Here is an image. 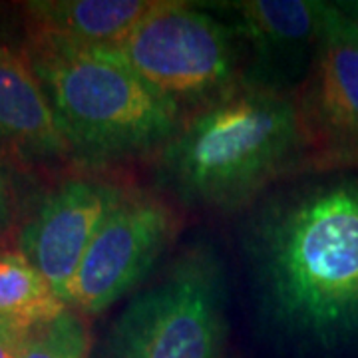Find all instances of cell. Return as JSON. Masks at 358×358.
<instances>
[{"label": "cell", "instance_id": "6da1fadb", "mask_svg": "<svg viewBox=\"0 0 358 358\" xmlns=\"http://www.w3.org/2000/svg\"><path fill=\"white\" fill-rule=\"evenodd\" d=\"M247 211L239 245L261 327L301 350L358 345V178L291 183Z\"/></svg>", "mask_w": 358, "mask_h": 358}, {"label": "cell", "instance_id": "7a4b0ae2", "mask_svg": "<svg viewBox=\"0 0 358 358\" xmlns=\"http://www.w3.org/2000/svg\"><path fill=\"white\" fill-rule=\"evenodd\" d=\"M152 167L155 192L173 205L251 209L273 183L305 176L294 94L237 84L185 117Z\"/></svg>", "mask_w": 358, "mask_h": 358}, {"label": "cell", "instance_id": "3957f363", "mask_svg": "<svg viewBox=\"0 0 358 358\" xmlns=\"http://www.w3.org/2000/svg\"><path fill=\"white\" fill-rule=\"evenodd\" d=\"M22 50L78 164L98 171L152 162L176 136L178 112L114 48L26 38Z\"/></svg>", "mask_w": 358, "mask_h": 358}, {"label": "cell", "instance_id": "277c9868", "mask_svg": "<svg viewBox=\"0 0 358 358\" xmlns=\"http://www.w3.org/2000/svg\"><path fill=\"white\" fill-rule=\"evenodd\" d=\"M225 338V265L195 245L129 299L90 358H221Z\"/></svg>", "mask_w": 358, "mask_h": 358}, {"label": "cell", "instance_id": "5b68a950", "mask_svg": "<svg viewBox=\"0 0 358 358\" xmlns=\"http://www.w3.org/2000/svg\"><path fill=\"white\" fill-rule=\"evenodd\" d=\"M115 52L181 122L241 84L243 52L233 28L197 2L155 0Z\"/></svg>", "mask_w": 358, "mask_h": 358}, {"label": "cell", "instance_id": "8992f818", "mask_svg": "<svg viewBox=\"0 0 358 358\" xmlns=\"http://www.w3.org/2000/svg\"><path fill=\"white\" fill-rule=\"evenodd\" d=\"M179 227L178 209L169 199L131 185L82 259L68 307L94 317L140 289L173 245Z\"/></svg>", "mask_w": 358, "mask_h": 358}, {"label": "cell", "instance_id": "52a82bcc", "mask_svg": "<svg viewBox=\"0 0 358 358\" xmlns=\"http://www.w3.org/2000/svg\"><path fill=\"white\" fill-rule=\"evenodd\" d=\"M294 102L305 176L358 169V16L341 4H331Z\"/></svg>", "mask_w": 358, "mask_h": 358}, {"label": "cell", "instance_id": "ba28073f", "mask_svg": "<svg viewBox=\"0 0 358 358\" xmlns=\"http://www.w3.org/2000/svg\"><path fill=\"white\" fill-rule=\"evenodd\" d=\"M227 14L243 52L241 82L294 94L315 60L331 4L317 0H235L201 2ZM219 18V16H217Z\"/></svg>", "mask_w": 358, "mask_h": 358}, {"label": "cell", "instance_id": "9c48e42d", "mask_svg": "<svg viewBox=\"0 0 358 358\" xmlns=\"http://www.w3.org/2000/svg\"><path fill=\"white\" fill-rule=\"evenodd\" d=\"M131 187L128 181L90 171L44 193L18 229V251L38 268L68 305L72 282L94 237Z\"/></svg>", "mask_w": 358, "mask_h": 358}, {"label": "cell", "instance_id": "30bf717a", "mask_svg": "<svg viewBox=\"0 0 358 358\" xmlns=\"http://www.w3.org/2000/svg\"><path fill=\"white\" fill-rule=\"evenodd\" d=\"M0 157L18 164L70 157L26 52L8 44H0Z\"/></svg>", "mask_w": 358, "mask_h": 358}, {"label": "cell", "instance_id": "8fae6325", "mask_svg": "<svg viewBox=\"0 0 358 358\" xmlns=\"http://www.w3.org/2000/svg\"><path fill=\"white\" fill-rule=\"evenodd\" d=\"M155 0H32L22 4L26 38L117 48Z\"/></svg>", "mask_w": 358, "mask_h": 358}, {"label": "cell", "instance_id": "7c38bea8", "mask_svg": "<svg viewBox=\"0 0 358 358\" xmlns=\"http://www.w3.org/2000/svg\"><path fill=\"white\" fill-rule=\"evenodd\" d=\"M68 308L22 251H0V324L30 333L58 319Z\"/></svg>", "mask_w": 358, "mask_h": 358}, {"label": "cell", "instance_id": "4fadbf2b", "mask_svg": "<svg viewBox=\"0 0 358 358\" xmlns=\"http://www.w3.org/2000/svg\"><path fill=\"white\" fill-rule=\"evenodd\" d=\"M92 333L88 317L74 308L26 334L22 358H90Z\"/></svg>", "mask_w": 358, "mask_h": 358}, {"label": "cell", "instance_id": "5bb4252c", "mask_svg": "<svg viewBox=\"0 0 358 358\" xmlns=\"http://www.w3.org/2000/svg\"><path fill=\"white\" fill-rule=\"evenodd\" d=\"M18 219V195L14 187L10 171L4 167V157H0V241H4L16 227Z\"/></svg>", "mask_w": 358, "mask_h": 358}, {"label": "cell", "instance_id": "9a60e30c", "mask_svg": "<svg viewBox=\"0 0 358 358\" xmlns=\"http://www.w3.org/2000/svg\"><path fill=\"white\" fill-rule=\"evenodd\" d=\"M26 334L28 333L0 324V358H22Z\"/></svg>", "mask_w": 358, "mask_h": 358}]
</instances>
